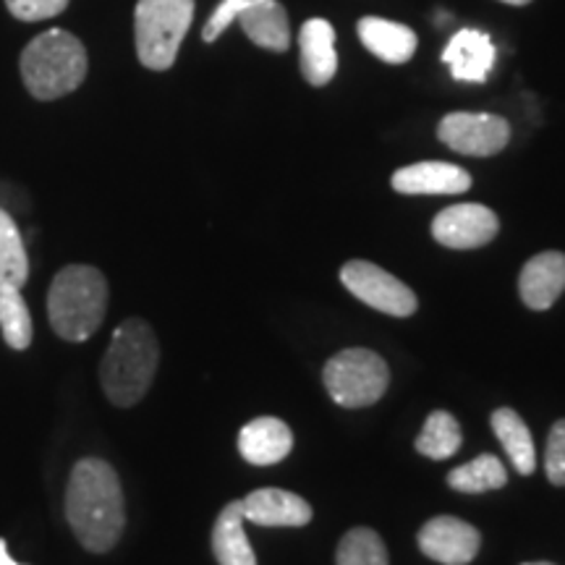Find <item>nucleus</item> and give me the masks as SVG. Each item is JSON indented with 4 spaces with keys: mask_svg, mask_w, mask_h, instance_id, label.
I'll return each instance as SVG.
<instances>
[{
    "mask_svg": "<svg viewBox=\"0 0 565 565\" xmlns=\"http://www.w3.org/2000/svg\"><path fill=\"white\" fill-rule=\"evenodd\" d=\"M66 519L89 553H108L121 540L126 508L121 479L103 458H82L66 487Z\"/></svg>",
    "mask_w": 565,
    "mask_h": 565,
    "instance_id": "nucleus-1",
    "label": "nucleus"
},
{
    "mask_svg": "<svg viewBox=\"0 0 565 565\" xmlns=\"http://www.w3.org/2000/svg\"><path fill=\"white\" fill-rule=\"evenodd\" d=\"M158 362L160 345L150 324L139 317L118 324L100 364V383L110 404L137 406L152 387Z\"/></svg>",
    "mask_w": 565,
    "mask_h": 565,
    "instance_id": "nucleus-2",
    "label": "nucleus"
},
{
    "mask_svg": "<svg viewBox=\"0 0 565 565\" xmlns=\"http://www.w3.org/2000/svg\"><path fill=\"white\" fill-rule=\"evenodd\" d=\"M108 312V280L97 267L68 265L55 275L47 291V317L55 335L84 343L100 330Z\"/></svg>",
    "mask_w": 565,
    "mask_h": 565,
    "instance_id": "nucleus-3",
    "label": "nucleus"
},
{
    "mask_svg": "<svg viewBox=\"0 0 565 565\" xmlns=\"http://www.w3.org/2000/svg\"><path fill=\"white\" fill-rule=\"evenodd\" d=\"M21 79L38 100H58L79 89L87 76V51L66 30H47L24 47L19 58Z\"/></svg>",
    "mask_w": 565,
    "mask_h": 565,
    "instance_id": "nucleus-4",
    "label": "nucleus"
},
{
    "mask_svg": "<svg viewBox=\"0 0 565 565\" xmlns=\"http://www.w3.org/2000/svg\"><path fill=\"white\" fill-rule=\"evenodd\" d=\"M194 19V0H139L134 13L137 55L141 66L168 71Z\"/></svg>",
    "mask_w": 565,
    "mask_h": 565,
    "instance_id": "nucleus-5",
    "label": "nucleus"
},
{
    "mask_svg": "<svg viewBox=\"0 0 565 565\" xmlns=\"http://www.w3.org/2000/svg\"><path fill=\"white\" fill-rule=\"evenodd\" d=\"M322 380L338 406L364 408L383 398L391 383V370L380 353L370 349H345L324 364Z\"/></svg>",
    "mask_w": 565,
    "mask_h": 565,
    "instance_id": "nucleus-6",
    "label": "nucleus"
},
{
    "mask_svg": "<svg viewBox=\"0 0 565 565\" xmlns=\"http://www.w3.org/2000/svg\"><path fill=\"white\" fill-rule=\"evenodd\" d=\"M341 282L349 291L364 301L366 307L391 317H412L419 307V299L404 280L385 273L383 267L366 263V259H351L343 265Z\"/></svg>",
    "mask_w": 565,
    "mask_h": 565,
    "instance_id": "nucleus-7",
    "label": "nucleus"
},
{
    "mask_svg": "<svg viewBox=\"0 0 565 565\" xmlns=\"http://www.w3.org/2000/svg\"><path fill=\"white\" fill-rule=\"evenodd\" d=\"M437 137L454 152L471 158H490L503 152L511 141V126L492 113H448L437 126Z\"/></svg>",
    "mask_w": 565,
    "mask_h": 565,
    "instance_id": "nucleus-8",
    "label": "nucleus"
},
{
    "mask_svg": "<svg viewBox=\"0 0 565 565\" xmlns=\"http://www.w3.org/2000/svg\"><path fill=\"white\" fill-rule=\"evenodd\" d=\"M500 231L498 215L484 204H454L433 221V236L448 249H479Z\"/></svg>",
    "mask_w": 565,
    "mask_h": 565,
    "instance_id": "nucleus-9",
    "label": "nucleus"
},
{
    "mask_svg": "<svg viewBox=\"0 0 565 565\" xmlns=\"http://www.w3.org/2000/svg\"><path fill=\"white\" fill-rule=\"evenodd\" d=\"M482 545V536L471 524L456 515H437L419 529L422 553L443 565L471 563Z\"/></svg>",
    "mask_w": 565,
    "mask_h": 565,
    "instance_id": "nucleus-10",
    "label": "nucleus"
},
{
    "mask_svg": "<svg viewBox=\"0 0 565 565\" xmlns=\"http://www.w3.org/2000/svg\"><path fill=\"white\" fill-rule=\"evenodd\" d=\"M244 519L257 526H307L312 521V505L299 494L265 487L242 500Z\"/></svg>",
    "mask_w": 565,
    "mask_h": 565,
    "instance_id": "nucleus-11",
    "label": "nucleus"
},
{
    "mask_svg": "<svg viewBox=\"0 0 565 565\" xmlns=\"http://www.w3.org/2000/svg\"><path fill=\"white\" fill-rule=\"evenodd\" d=\"M521 301L529 309L545 312L565 291V254L542 252L529 259L519 278Z\"/></svg>",
    "mask_w": 565,
    "mask_h": 565,
    "instance_id": "nucleus-12",
    "label": "nucleus"
},
{
    "mask_svg": "<svg viewBox=\"0 0 565 565\" xmlns=\"http://www.w3.org/2000/svg\"><path fill=\"white\" fill-rule=\"evenodd\" d=\"M393 189L398 194H461L471 186V175L454 162H416L393 173Z\"/></svg>",
    "mask_w": 565,
    "mask_h": 565,
    "instance_id": "nucleus-13",
    "label": "nucleus"
},
{
    "mask_svg": "<svg viewBox=\"0 0 565 565\" xmlns=\"http://www.w3.org/2000/svg\"><path fill=\"white\" fill-rule=\"evenodd\" d=\"M294 433L282 419L259 416L238 433V454L252 466H273L291 454Z\"/></svg>",
    "mask_w": 565,
    "mask_h": 565,
    "instance_id": "nucleus-14",
    "label": "nucleus"
},
{
    "mask_svg": "<svg viewBox=\"0 0 565 565\" xmlns=\"http://www.w3.org/2000/svg\"><path fill=\"white\" fill-rule=\"evenodd\" d=\"M443 63H448L450 76L458 82H487L494 66V45L490 34L479 30H461L454 34L443 51Z\"/></svg>",
    "mask_w": 565,
    "mask_h": 565,
    "instance_id": "nucleus-15",
    "label": "nucleus"
},
{
    "mask_svg": "<svg viewBox=\"0 0 565 565\" xmlns=\"http://www.w3.org/2000/svg\"><path fill=\"white\" fill-rule=\"evenodd\" d=\"M301 74L312 87H324L338 71L335 30L330 21L309 19L299 32Z\"/></svg>",
    "mask_w": 565,
    "mask_h": 565,
    "instance_id": "nucleus-16",
    "label": "nucleus"
},
{
    "mask_svg": "<svg viewBox=\"0 0 565 565\" xmlns=\"http://www.w3.org/2000/svg\"><path fill=\"white\" fill-rule=\"evenodd\" d=\"M356 32L366 51L377 55L380 61L393 63V66L412 61L416 53V34L404 24H395V21L366 17L359 21Z\"/></svg>",
    "mask_w": 565,
    "mask_h": 565,
    "instance_id": "nucleus-17",
    "label": "nucleus"
},
{
    "mask_svg": "<svg viewBox=\"0 0 565 565\" xmlns=\"http://www.w3.org/2000/svg\"><path fill=\"white\" fill-rule=\"evenodd\" d=\"M244 503L233 500L212 526V553L221 565H257V555L244 532Z\"/></svg>",
    "mask_w": 565,
    "mask_h": 565,
    "instance_id": "nucleus-18",
    "label": "nucleus"
},
{
    "mask_svg": "<svg viewBox=\"0 0 565 565\" xmlns=\"http://www.w3.org/2000/svg\"><path fill=\"white\" fill-rule=\"evenodd\" d=\"M238 24L254 45L265 47L273 53H286L291 45V26H288V13L278 0H263L252 6L238 17Z\"/></svg>",
    "mask_w": 565,
    "mask_h": 565,
    "instance_id": "nucleus-19",
    "label": "nucleus"
},
{
    "mask_svg": "<svg viewBox=\"0 0 565 565\" xmlns=\"http://www.w3.org/2000/svg\"><path fill=\"white\" fill-rule=\"evenodd\" d=\"M492 429L494 435H498L500 445H503L508 458H511L513 469L524 477L534 475L536 450L534 437L529 433L526 422L521 419L513 408H498V412L492 414Z\"/></svg>",
    "mask_w": 565,
    "mask_h": 565,
    "instance_id": "nucleus-20",
    "label": "nucleus"
},
{
    "mask_svg": "<svg viewBox=\"0 0 565 565\" xmlns=\"http://www.w3.org/2000/svg\"><path fill=\"white\" fill-rule=\"evenodd\" d=\"M30 278V257H26L24 236L13 217L0 207V286L24 288Z\"/></svg>",
    "mask_w": 565,
    "mask_h": 565,
    "instance_id": "nucleus-21",
    "label": "nucleus"
},
{
    "mask_svg": "<svg viewBox=\"0 0 565 565\" xmlns=\"http://www.w3.org/2000/svg\"><path fill=\"white\" fill-rule=\"evenodd\" d=\"M461 443L463 435L456 416L448 412H433L424 422L419 437H416V450L433 461H445V458L458 454Z\"/></svg>",
    "mask_w": 565,
    "mask_h": 565,
    "instance_id": "nucleus-22",
    "label": "nucleus"
},
{
    "mask_svg": "<svg viewBox=\"0 0 565 565\" xmlns=\"http://www.w3.org/2000/svg\"><path fill=\"white\" fill-rule=\"evenodd\" d=\"M508 482V471L503 461L498 456L484 454L475 458V461L458 466L448 475V487H454L456 492H466V494H479V492H490V490H500Z\"/></svg>",
    "mask_w": 565,
    "mask_h": 565,
    "instance_id": "nucleus-23",
    "label": "nucleus"
},
{
    "mask_svg": "<svg viewBox=\"0 0 565 565\" xmlns=\"http://www.w3.org/2000/svg\"><path fill=\"white\" fill-rule=\"evenodd\" d=\"M0 333L13 351H26L32 345V315L21 299V288L0 286Z\"/></svg>",
    "mask_w": 565,
    "mask_h": 565,
    "instance_id": "nucleus-24",
    "label": "nucleus"
},
{
    "mask_svg": "<svg viewBox=\"0 0 565 565\" xmlns=\"http://www.w3.org/2000/svg\"><path fill=\"white\" fill-rule=\"evenodd\" d=\"M335 565H391L387 563V550L377 532L366 526L351 529L343 536L335 553Z\"/></svg>",
    "mask_w": 565,
    "mask_h": 565,
    "instance_id": "nucleus-25",
    "label": "nucleus"
},
{
    "mask_svg": "<svg viewBox=\"0 0 565 565\" xmlns=\"http://www.w3.org/2000/svg\"><path fill=\"white\" fill-rule=\"evenodd\" d=\"M257 3H263V0H223V3L212 11L207 24H204L202 40L215 42L225 30H228L233 21H238V17H242L244 11H249L252 6H257Z\"/></svg>",
    "mask_w": 565,
    "mask_h": 565,
    "instance_id": "nucleus-26",
    "label": "nucleus"
},
{
    "mask_svg": "<svg viewBox=\"0 0 565 565\" xmlns=\"http://www.w3.org/2000/svg\"><path fill=\"white\" fill-rule=\"evenodd\" d=\"M545 471L555 487H565V419L555 422L553 429H550Z\"/></svg>",
    "mask_w": 565,
    "mask_h": 565,
    "instance_id": "nucleus-27",
    "label": "nucleus"
},
{
    "mask_svg": "<svg viewBox=\"0 0 565 565\" xmlns=\"http://www.w3.org/2000/svg\"><path fill=\"white\" fill-rule=\"evenodd\" d=\"M11 17L19 21H45L68 9V0H6Z\"/></svg>",
    "mask_w": 565,
    "mask_h": 565,
    "instance_id": "nucleus-28",
    "label": "nucleus"
},
{
    "mask_svg": "<svg viewBox=\"0 0 565 565\" xmlns=\"http://www.w3.org/2000/svg\"><path fill=\"white\" fill-rule=\"evenodd\" d=\"M0 565H21L11 557L9 553V545H6V540H0Z\"/></svg>",
    "mask_w": 565,
    "mask_h": 565,
    "instance_id": "nucleus-29",
    "label": "nucleus"
},
{
    "mask_svg": "<svg viewBox=\"0 0 565 565\" xmlns=\"http://www.w3.org/2000/svg\"><path fill=\"white\" fill-rule=\"evenodd\" d=\"M503 3H511V6H526V3H532V0H503Z\"/></svg>",
    "mask_w": 565,
    "mask_h": 565,
    "instance_id": "nucleus-30",
    "label": "nucleus"
},
{
    "mask_svg": "<svg viewBox=\"0 0 565 565\" xmlns=\"http://www.w3.org/2000/svg\"><path fill=\"white\" fill-rule=\"evenodd\" d=\"M524 565H553V563H524Z\"/></svg>",
    "mask_w": 565,
    "mask_h": 565,
    "instance_id": "nucleus-31",
    "label": "nucleus"
}]
</instances>
